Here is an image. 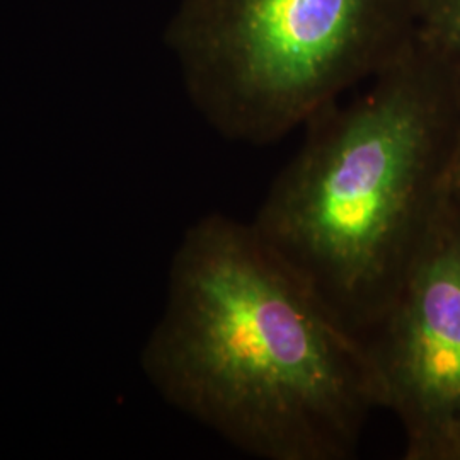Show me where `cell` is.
I'll return each instance as SVG.
<instances>
[{
	"instance_id": "3957f363",
	"label": "cell",
	"mask_w": 460,
	"mask_h": 460,
	"mask_svg": "<svg viewBox=\"0 0 460 460\" xmlns=\"http://www.w3.org/2000/svg\"><path fill=\"white\" fill-rule=\"evenodd\" d=\"M416 0H182L169 28L217 132L252 146L305 127L414 33Z\"/></svg>"
},
{
	"instance_id": "8992f818",
	"label": "cell",
	"mask_w": 460,
	"mask_h": 460,
	"mask_svg": "<svg viewBox=\"0 0 460 460\" xmlns=\"http://www.w3.org/2000/svg\"><path fill=\"white\" fill-rule=\"evenodd\" d=\"M448 199L456 212L460 215V132L448 169Z\"/></svg>"
},
{
	"instance_id": "6da1fadb",
	"label": "cell",
	"mask_w": 460,
	"mask_h": 460,
	"mask_svg": "<svg viewBox=\"0 0 460 460\" xmlns=\"http://www.w3.org/2000/svg\"><path fill=\"white\" fill-rule=\"evenodd\" d=\"M142 365L164 401L258 459H351L385 410L367 341L226 215L184 234Z\"/></svg>"
},
{
	"instance_id": "7a4b0ae2",
	"label": "cell",
	"mask_w": 460,
	"mask_h": 460,
	"mask_svg": "<svg viewBox=\"0 0 460 460\" xmlns=\"http://www.w3.org/2000/svg\"><path fill=\"white\" fill-rule=\"evenodd\" d=\"M305 127L251 226L367 340L448 203L460 81L412 33L360 96Z\"/></svg>"
},
{
	"instance_id": "277c9868",
	"label": "cell",
	"mask_w": 460,
	"mask_h": 460,
	"mask_svg": "<svg viewBox=\"0 0 460 460\" xmlns=\"http://www.w3.org/2000/svg\"><path fill=\"white\" fill-rule=\"evenodd\" d=\"M365 341L404 429V459L444 460L460 437V215L450 199Z\"/></svg>"
},
{
	"instance_id": "52a82bcc",
	"label": "cell",
	"mask_w": 460,
	"mask_h": 460,
	"mask_svg": "<svg viewBox=\"0 0 460 460\" xmlns=\"http://www.w3.org/2000/svg\"><path fill=\"white\" fill-rule=\"evenodd\" d=\"M444 460H460V437L445 454Z\"/></svg>"
},
{
	"instance_id": "5b68a950",
	"label": "cell",
	"mask_w": 460,
	"mask_h": 460,
	"mask_svg": "<svg viewBox=\"0 0 460 460\" xmlns=\"http://www.w3.org/2000/svg\"><path fill=\"white\" fill-rule=\"evenodd\" d=\"M414 33L460 81V0H416Z\"/></svg>"
}]
</instances>
